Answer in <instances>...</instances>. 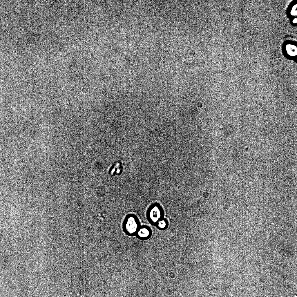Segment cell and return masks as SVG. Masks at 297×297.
Segmentation results:
<instances>
[{"instance_id": "obj_4", "label": "cell", "mask_w": 297, "mask_h": 297, "mask_svg": "<svg viewBox=\"0 0 297 297\" xmlns=\"http://www.w3.org/2000/svg\"><path fill=\"white\" fill-rule=\"evenodd\" d=\"M137 232L138 237L142 239L148 238L151 234L150 229L146 226H143L139 228Z\"/></svg>"}, {"instance_id": "obj_5", "label": "cell", "mask_w": 297, "mask_h": 297, "mask_svg": "<svg viewBox=\"0 0 297 297\" xmlns=\"http://www.w3.org/2000/svg\"><path fill=\"white\" fill-rule=\"evenodd\" d=\"M168 222L165 219H161L157 222L158 227L161 229H164L167 227L168 226Z\"/></svg>"}, {"instance_id": "obj_7", "label": "cell", "mask_w": 297, "mask_h": 297, "mask_svg": "<svg viewBox=\"0 0 297 297\" xmlns=\"http://www.w3.org/2000/svg\"><path fill=\"white\" fill-rule=\"evenodd\" d=\"M296 7H294V9L292 10V14L293 15H294L295 14L296 15V10H296Z\"/></svg>"}, {"instance_id": "obj_8", "label": "cell", "mask_w": 297, "mask_h": 297, "mask_svg": "<svg viewBox=\"0 0 297 297\" xmlns=\"http://www.w3.org/2000/svg\"><path fill=\"white\" fill-rule=\"evenodd\" d=\"M293 21H293V22H294V23H296V22H297V19H296V18H295V19H294V20H293Z\"/></svg>"}, {"instance_id": "obj_1", "label": "cell", "mask_w": 297, "mask_h": 297, "mask_svg": "<svg viewBox=\"0 0 297 297\" xmlns=\"http://www.w3.org/2000/svg\"><path fill=\"white\" fill-rule=\"evenodd\" d=\"M139 223L137 218L134 215L126 217L124 223V228L126 232L132 235L137 232L139 229Z\"/></svg>"}, {"instance_id": "obj_2", "label": "cell", "mask_w": 297, "mask_h": 297, "mask_svg": "<svg viewBox=\"0 0 297 297\" xmlns=\"http://www.w3.org/2000/svg\"><path fill=\"white\" fill-rule=\"evenodd\" d=\"M163 215L162 210L161 207L158 205L152 206L148 211L149 218L153 223L157 222L162 219Z\"/></svg>"}, {"instance_id": "obj_3", "label": "cell", "mask_w": 297, "mask_h": 297, "mask_svg": "<svg viewBox=\"0 0 297 297\" xmlns=\"http://www.w3.org/2000/svg\"><path fill=\"white\" fill-rule=\"evenodd\" d=\"M124 166L122 162L117 161L115 162L109 167L108 172L112 176L120 174L123 171Z\"/></svg>"}, {"instance_id": "obj_6", "label": "cell", "mask_w": 297, "mask_h": 297, "mask_svg": "<svg viewBox=\"0 0 297 297\" xmlns=\"http://www.w3.org/2000/svg\"><path fill=\"white\" fill-rule=\"evenodd\" d=\"M287 50L289 53L291 55H294L296 54V48H295V47L293 46H289L287 47Z\"/></svg>"}]
</instances>
